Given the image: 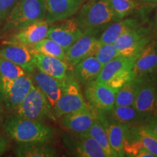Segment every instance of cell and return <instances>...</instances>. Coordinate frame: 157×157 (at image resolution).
<instances>
[{"mask_svg": "<svg viewBox=\"0 0 157 157\" xmlns=\"http://www.w3.org/2000/svg\"><path fill=\"white\" fill-rule=\"evenodd\" d=\"M4 130L17 144L33 143H50L56 137V130L43 121L31 120L11 116L3 125Z\"/></svg>", "mask_w": 157, "mask_h": 157, "instance_id": "6da1fadb", "label": "cell"}, {"mask_svg": "<svg viewBox=\"0 0 157 157\" xmlns=\"http://www.w3.org/2000/svg\"><path fill=\"white\" fill-rule=\"evenodd\" d=\"M76 15L74 17L82 31L91 29L101 33L118 21L109 0H86Z\"/></svg>", "mask_w": 157, "mask_h": 157, "instance_id": "7a4b0ae2", "label": "cell"}, {"mask_svg": "<svg viewBox=\"0 0 157 157\" xmlns=\"http://www.w3.org/2000/svg\"><path fill=\"white\" fill-rule=\"evenodd\" d=\"M46 17L45 0H18L2 25V31H17Z\"/></svg>", "mask_w": 157, "mask_h": 157, "instance_id": "3957f363", "label": "cell"}, {"mask_svg": "<svg viewBox=\"0 0 157 157\" xmlns=\"http://www.w3.org/2000/svg\"><path fill=\"white\" fill-rule=\"evenodd\" d=\"M63 90L61 95L52 109L56 119L62 116L88 107L82 90L81 84L74 73L68 72L62 80Z\"/></svg>", "mask_w": 157, "mask_h": 157, "instance_id": "277c9868", "label": "cell"}, {"mask_svg": "<svg viewBox=\"0 0 157 157\" xmlns=\"http://www.w3.org/2000/svg\"><path fill=\"white\" fill-rule=\"evenodd\" d=\"M15 111V115L31 120L44 121L57 119L44 94L34 84Z\"/></svg>", "mask_w": 157, "mask_h": 157, "instance_id": "5b68a950", "label": "cell"}, {"mask_svg": "<svg viewBox=\"0 0 157 157\" xmlns=\"http://www.w3.org/2000/svg\"><path fill=\"white\" fill-rule=\"evenodd\" d=\"M132 106L148 121L157 113V71L141 76Z\"/></svg>", "mask_w": 157, "mask_h": 157, "instance_id": "8992f818", "label": "cell"}, {"mask_svg": "<svg viewBox=\"0 0 157 157\" xmlns=\"http://www.w3.org/2000/svg\"><path fill=\"white\" fill-rule=\"evenodd\" d=\"M34 85L29 74L15 79L0 78V100L10 111H15Z\"/></svg>", "mask_w": 157, "mask_h": 157, "instance_id": "52a82bcc", "label": "cell"}, {"mask_svg": "<svg viewBox=\"0 0 157 157\" xmlns=\"http://www.w3.org/2000/svg\"><path fill=\"white\" fill-rule=\"evenodd\" d=\"M152 25L141 26L127 31L115 41V47L120 56H137L151 41L154 38Z\"/></svg>", "mask_w": 157, "mask_h": 157, "instance_id": "ba28073f", "label": "cell"}, {"mask_svg": "<svg viewBox=\"0 0 157 157\" xmlns=\"http://www.w3.org/2000/svg\"><path fill=\"white\" fill-rule=\"evenodd\" d=\"M118 90L107 84L93 81L84 85V96L90 106L105 114L114 107Z\"/></svg>", "mask_w": 157, "mask_h": 157, "instance_id": "9c48e42d", "label": "cell"}, {"mask_svg": "<svg viewBox=\"0 0 157 157\" xmlns=\"http://www.w3.org/2000/svg\"><path fill=\"white\" fill-rule=\"evenodd\" d=\"M65 147L74 156L79 157H108L103 148L87 132H71L63 137Z\"/></svg>", "mask_w": 157, "mask_h": 157, "instance_id": "30bf717a", "label": "cell"}, {"mask_svg": "<svg viewBox=\"0 0 157 157\" xmlns=\"http://www.w3.org/2000/svg\"><path fill=\"white\" fill-rule=\"evenodd\" d=\"M101 32L87 29L66 51V62L74 66L87 57L94 56L98 47L99 46L98 39Z\"/></svg>", "mask_w": 157, "mask_h": 157, "instance_id": "8fae6325", "label": "cell"}, {"mask_svg": "<svg viewBox=\"0 0 157 157\" xmlns=\"http://www.w3.org/2000/svg\"><path fill=\"white\" fill-rule=\"evenodd\" d=\"M59 22L50 25L47 37L58 43L66 51L82 36L83 31L78 26L75 17H71Z\"/></svg>", "mask_w": 157, "mask_h": 157, "instance_id": "7c38bea8", "label": "cell"}, {"mask_svg": "<svg viewBox=\"0 0 157 157\" xmlns=\"http://www.w3.org/2000/svg\"><path fill=\"white\" fill-rule=\"evenodd\" d=\"M98 111L90 106L68 113L60 118V124L68 131L75 133L87 132L97 119Z\"/></svg>", "mask_w": 157, "mask_h": 157, "instance_id": "4fadbf2b", "label": "cell"}, {"mask_svg": "<svg viewBox=\"0 0 157 157\" xmlns=\"http://www.w3.org/2000/svg\"><path fill=\"white\" fill-rule=\"evenodd\" d=\"M3 45L0 48V56L19 66L28 74L36 69L31 47L15 43H6Z\"/></svg>", "mask_w": 157, "mask_h": 157, "instance_id": "5bb4252c", "label": "cell"}, {"mask_svg": "<svg viewBox=\"0 0 157 157\" xmlns=\"http://www.w3.org/2000/svg\"><path fill=\"white\" fill-rule=\"evenodd\" d=\"M86 0H45L46 17L49 24L64 21L75 15Z\"/></svg>", "mask_w": 157, "mask_h": 157, "instance_id": "9a60e30c", "label": "cell"}, {"mask_svg": "<svg viewBox=\"0 0 157 157\" xmlns=\"http://www.w3.org/2000/svg\"><path fill=\"white\" fill-rule=\"evenodd\" d=\"M49 26L50 24L45 20L37 21L16 31L14 34L3 41L2 44L15 43L31 47L42 39L46 38Z\"/></svg>", "mask_w": 157, "mask_h": 157, "instance_id": "2e32d148", "label": "cell"}, {"mask_svg": "<svg viewBox=\"0 0 157 157\" xmlns=\"http://www.w3.org/2000/svg\"><path fill=\"white\" fill-rule=\"evenodd\" d=\"M31 74H32L31 76L34 84L44 94L52 109L61 95L63 90L62 80L49 76L38 69H35Z\"/></svg>", "mask_w": 157, "mask_h": 157, "instance_id": "e0dca14e", "label": "cell"}, {"mask_svg": "<svg viewBox=\"0 0 157 157\" xmlns=\"http://www.w3.org/2000/svg\"><path fill=\"white\" fill-rule=\"evenodd\" d=\"M132 71L136 76L157 71V41L154 39L136 56Z\"/></svg>", "mask_w": 157, "mask_h": 157, "instance_id": "ac0fdd59", "label": "cell"}, {"mask_svg": "<svg viewBox=\"0 0 157 157\" xmlns=\"http://www.w3.org/2000/svg\"><path fill=\"white\" fill-rule=\"evenodd\" d=\"M33 55L36 69L59 80H63L67 75L68 65L66 61L55 57L37 53L34 51Z\"/></svg>", "mask_w": 157, "mask_h": 157, "instance_id": "d6986e66", "label": "cell"}, {"mask_svg": "<svg viewBox=\"0 0 157 157\" xmlns=\"http://www.w3.org/2000/svg\"><path fill=\"white\" fill-rule=\"evenodd\" d=\"M141 25H143V23L135 17H127L114 21L101 32L98 39L99 45L113 44L115 41L127 31Z\"/></svg>", "mask_w": 157, "mask_h": 157, "instance_id": "ffe728a7", "label": "cell"}, {"mask_svg": "<svg viewBox=\"0 0 157 157\" xmlns=\"http://www.w3.org/2000/svg\"><path fill=\"white\" fill-rule=\"evenodd\" d=\"M104 115L109 121H115L129 127L146 124L148 121L146 118L139 113L132 105L114 106Z\"/></svg>", "mask_w": 157, "mask_h": 157, "instance_id": "44dd1931", "label": "cell"}, {"mask_svg": "<svg viewBox=\"0 0 157 157\" xmlns=\"http://www.w3.org/2000/svg\"><path fill=\"white\" fill-rule=\"evenodd\" d=\"M98 118L106 130L111 148L115 151L118 156H124L123 143L129 126L109 121L103 113L100 112H98Z\"/></svg>", "mask_w": 157, "mask_h": 157, "instance_id": "7402d4cb", "label": "cell"}, {"mask_svg": "<svg viewBox=\"0 0 157 157\" xmlns=\"http://www.w3.org/2000/svg\"><path fill=\"white\" fill-rule=\"evenodd\" d=\"M136 56L125 57L119 56L116 57L102 68V70L95 80L99 83L106 84L113 76L127 70L132 69Z\"/></svg>", "mask_w": 157, "mask_h": 157, "instance_id": "603a6c76", "label": "cell"}, {"mask_svg": "<svg viewBox=\"0 0 157 157\" xmlns=\"http://www.w3.org/2000/svg\"><path fill=\"white\" fill-rule=\"evenodd\" d=\"M102 66L94 56L87 57L74 66V74L81 84L95 81L101 73Z\"/></svg>", "mask_w": 157, "mask_h": 157, "instance_id": "cb8c5ba5", "label": "cell"}, {"mask_svg": "<svg viewBox=\"0 0 157 157\" xmlns=\"http://www.w3.org/2000/svg\"><path fill=\"white\" fill-rule=\"evenodd\" d=\"M50 143H33L17 144L14 154L18 157H53L58 156L55 147Z\"/></svg>", "mask_w": 157, "mask_h": 157, "instance_id": "d4e9b609", "label": "cell"}, {"mask_svg": "<svg viewBox=\"0 0 157 157\" xmlns=\"http://www.w3.org/2000/svg\"><path fill=\"white\" fill-rule=\"evenodd\" d=\"M141 81V76H136L125 83L116 94L114 106L132 105Z\"/></svg>", "mask_w": 157, "mask_h": 157, "instance_id": "484cf974", "label": "cell"}, {"mask_svg": "<svg viewBox=\"0 0 157 157\" xmlns=\"http://www.w3.org/2000/svg\"><path fill=\"white\" fill-rule=\"evenodd\" d=\"M87 132L103 148V150L107 154L108 157L118 156L115 151L111 148L106 130H105L103 124L98 119V118H97V119L93 124V125H92Z\"/></svg>", "mask_w": 157, "mask_h": 157, "instance_id": "4316f807", "label": "cell"}, {"mask_svg": "<svg viewBox=\"0 0 157 157\" xmlns=\"http://www.w3.org/2000/svg\"><path fill=\"white\" fill-rule=\"evenodd\" d=\"M31 48L34 52L37 53L55 57L66 61V51L64 50V49L58 43L48 37L33 44L32 46H31Z\"/></svg>", "mask_w": 157, "mask_h": 157, "instance_id": "83f0119b", "label": "cell"}, {"mask_svg": "<svg viewBox=\"0 0 157 157\" xmlns=\"http://www.w3.org/2000/svg\"><path fill=\"white\" fill-rule=\"evenodd\" d=\"M133 130L140 142L154 157L157 156V136L146 124L132 126Z\"/></svg>", "mask_w": 157, "mask_h": 157, "instance_id": "f1b7e54d", "label": "cell"}, {"mask_svg": "<svg viewBox=\"0 0 157 157\" xmlns=\"http://www.w3.org/2000/svg\"><path fill=\"white\" fill-rule=\"evenodd\" d=\"M109 2L118 20L128 17L140 7L136 0H109Z\"/></svg>", "mask_w": 157, "mask_h": 157, "instance_id": "f546056e", "label": "cell"}, {"mask_svg": "<svg viewBox=\"0 0 157 157\" xmlns=\"http://www.w3.org/2000/svg\"><path fill=\"white\" fill-rule=\"evenodd\" d=\"M27 74L19 66L0 56V78L15 79Z\"/></svg>", "mask_w": 157, "mask_h": 157, "instance_id": "4dcf8cb0", "label": "cell"}, {"mask_svg": "<svg viewBox=\"0 0 157 157\" xmlns=\"http://www.w3.org/2000/svg\"><path fill=\"white\" fill-rule=\"evenodd\" d=\"M119 56H120V53L115 47L114 44L99 45L94 54V56L98 59V61L101 63L103 66L110 60Z\"/></svg>", "mask_w": 157, "mask_h": 157, "instance_id": "1f68e13d", "label": "cell"}, {"mask_svg": "<svg viewBox=\"0 0 157 157\" xmlns=\"http://www.w3.org/2000/svg\"><path fill=\"white\" fill-rule=\"evenodd\" d=\"M135 76H136V75L132 69L127 70L113 76L106 84L112 88L119 90L124 84L134 78Z\"/></svg>", "mask_w": 157, "mask_h": 157, "instance_id": "d6a6232c", "label": "cell"}, {"mask_svg": "<svg viewBox=\"0 0 157 157\" xmlns=\"http://www.w3.org/2000/svg\"><path fill=\"white\" fill-rule=\"evenodd\" d=\"M17 1L18 0H0V26H2Z\"/></svg>", "mask_w": 157, "mask_h": 157, "instance_id": "836d02e7", "label": "cell"}, {"mask_svg": "<svg viewBox=\"0 0 157 157\" xmlns=\"http://www.w3.org/2000/svg\"><path fill=\"white\" fill-rule=\"evenodd\" d=\"M10 148V142L8 139L0 135V156L5 154Z\"/></svg>", "mask_w": 157, "mask_h": 157, "instance_id": "e575fe53", "label": "cell"}, {"mask_svg": "<svg viewBox=\"0 0 157 157\" xmlns=\"http://www.w3.org/2000/svg\"><path fill=\"white\" fill-rule=\"evenodd\" d=\"M146 124L148 128L157 136V113L151 119H149Z\"/></svg>", "mask_w": 157, "mask_h": 157, "instance_id": "d590c367", "label": "cell"}, {"mask_svg": "<svg viewBox=\"0 0 157 157\" xmlns=\"http://www.w3.org/2000/svg\"><path fill=\"white\" fill-rule=\"evenodd\" d=\"M144 156L154 157V155H153L152 154H151V153L149 152L146 148H145L144 147H143V148L140 149V151H139L138 154H137V157H144Z\"/></svg>", "mask_w": 157, "mask_h": 157, "instance_id": "8d00e7d4", "label": "cell"}, {"mask_svg": "<svg viewBox=\"0 0 157 157\" xmlns=\"http://www.w3.org/2000/svg\"><path fill=\"white\" fill-rule=\"evenodd\" d=\"M136 2L140 6L142 5H156L157 0H136Z\"/></svg>", "mask_w": 157, "mask_h": 157, "instance_id": "74e56055", "label": "cell"}, {"mask_svg": "<svg viewBox=\"0 0 157 157\" xmlns=\"http://www.w3.org/2000/svg\"><path fill=\"white\" fill-rule=\"evenodd\" d=\"M152 29H153V32H154V36L156 37V39H157V11L156 13V15H155L154 21V23H153V25H152Z\"/></svg>", "mask_w": 157, "mask_h": 157, "instance_id": "f35d334b", "label": "cell"}, {"mask_svg": "<svg viewBox=\"0 0 157 157\" xmlns=\"http://www.w3.org/2000/svg\"><path fill=\"white\" fill-rule=\"evenodd\" d=\"M4 119V112H3V109L2 107L1 104H0V123L3 121Z\"/></svg>", "mask_w": 157, "mask_h": 157, "instance_id": "ab89813d", "label": "cell"}, {"mask_svg": "<svg viewBox=\"0 0 157 157\" xmlns=\"http://www.w3.org/2000/svg\"><path fill=\"white\" fill-rule=\"evenodd\" d=\"M156 41H157V39H156Z\"/></svg>", "mask_w": 157, "mask_h": 157, "instance_id": "60d3db41", "label": "cell"}]
</instances>
